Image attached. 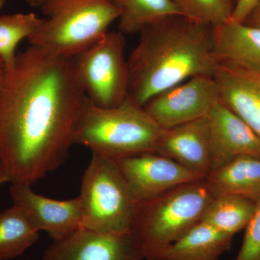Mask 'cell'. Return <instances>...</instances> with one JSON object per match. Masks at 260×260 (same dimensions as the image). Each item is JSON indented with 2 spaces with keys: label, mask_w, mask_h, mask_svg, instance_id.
Wrapping results in <instances>:
<instances>
[{
  "label": "cell",
  "mask_w": 260,
  "mask_h": 260,
  "mask_svg": "<svg viewBox=\"0 0 260 260\" xmlns=\"http://www.w3.org/2000/svg\"><path fill=\"white\" fill-rule=\"evenodd\" d=\"M89 100L73 60L30 45L5 68L0 160L11 184L32 186L68 156Z\"/></svg>",
  "instance_id": "obj_1"
},
{
  "label": "cell",
  "mask_w": 260,
  "mask_h": 260,
  "mask_svg": "<svg viewBox=\"0 0 260 260\" xmlns=\"http://www.w3.org/2000/svg\"><path fill=\"white\" fill-rule=\"evenodd\" d=\"M129 98L143 106L193 77L213 76V27L175 15L140 32L127 60Z\"/></svg>",
  "instance_id": "obj_2"
},
{
  "label": "cell",
  "mask_w": 260,
  "mask_h": 260,
  "mask_svg": "<svg viewBox=\"0 0 260 260\" xmlns=\"http://www.w3.org/2000/svg\"><path fill=\"white\" fill-rule=\"evenodd\" d=\"M161 128L130 98L119 105L103 108L89 102L75 135V144L105 158L119 159L155 153Z\"/></svg>",
  "instance_id": "obj_3"
},
{
  "label": "cell",
  "mask_w": 260,
  "mask_h": 260,
  "mask_svg": "<svg viewBox=\"0 0 260 260\" xmlns=\"http://www.w3.org/2000/svg\"><path fill=\"white\" fill-rule=\"evenodd\" d=\"M41 8L46 18L30 45L69 59L99 42L120 15L114 0H48Z\"/></svg>",
  "instance_id": "obj_4"
},
{
  "label": "cell",
  "mask_w": 260,
  "mask_h": 260,
  "mask_svg": "<svg viewBox=\"0 0 260 260\" xmlns=\"http://www.w3.org/2000/svg\"><path fill=\"white\" fill-rule=\"evenodd\" d=\"M213 199L205 179L186 183L137 203L132 231L145 260H158L171 244L199 223Z\"/></svg>",
  "instance_id": "obj_5"
},
{
  "label": "cell",
  "mask_w": 260,
  "mask_h": 260,
  "mask_svg": "<svg viewBox=\"0 0 260 260\" xmlns=\"http://www.w3.org/2000/svg\"><path fill=\"white\" fill-rule=\"evenodd\" d=\"M79 198L82 228L103 234L131 232L137 203L115 160L93 153Z\"/></svg>",
  "instance_id": "obj_6"
},
{
  "label": "cell",
  "mask_w": 260,
  "mask_h": 260,
  "mask_svg": "<svg viewBox=\"0 0 260 260\" xmlns=\"http://www.w3.org/2000/svg\"><path fill=\"white\" fill-rule=\"evenodd\" d=\"M124 46L122 32L109 31L72 59L80 88L93 105L114 107L129 97V70Z\"/></svg>",
  "instance_id": "obj_7"
},
{
  "label": "cell",
  "mask_w": 260,
  "mask_h": 260,
  "mask_svg": "<svg viewBox=\"0 0 260 260\" xmlns=\"http://www.w3.org/2000/svg\"><path fill=\"white\" fill-rule=\"evenodd\" d=\"M220 102L213 76L193 77L155 95L143 106L162 129L204 117Z\"/></svg>",
  "instance_id": "obj_8"
},
{
  "label": "cell",
  "mask_w": 260,
  "mask_h": 260,
  "mask_svg": "<svg viewBox=\"0 0 260 260\" xmlns=\"http://www.w3.org/2000/svg\"><path fill=\"white\" fill-rule=\"evenodd\" d=\"M115 161L137 203L205 178L156 153L139 154Z\"/></svg>",
  "instance_id": "obj_9"
},
{
  "label": "cell",
  "mask_w": 260,
  "mask_h": 260,
  "mask_svg": "<svg viewBox=\"0 0 260 260\" xmlns=\"http://www.w3.org/2000/svg\"><path fill=\"white\" fill-rule=\"evenodd\" d=\"M43 260H144V256L133 231L110 234L81 228L68 237L53 241Z\"/></svg>",
  "instance_id": "obj_10"
},
{
  "label": "cell",
  "mask_w": 260,
  "mask_h": 260,
  "mask_svg": "<svg viewBox=\"0 0 260 260\" xmlns=\"http://www.w3.org/2000/svg\"><path fill=\"white\" fill-rule=\"evenodd\" d=\"M10 192L13 205L23 210L38 230L47 232L53 241L68 237L82 228L79 196L67 200L51 199L25 184H11Z\"/></svg>",
  "instance_id": "obj_11"
},
{
  "label": "cell",
  "mask_w": 260,
  "mask_h": 260,
  "mask_svg": "<svg viewBox=\"0 0 260 260\" xmlns=\"http://www.w3.org/2000/svg\"><path fill=\"white\" fill-rule=\"evenodd\" d=\"M208 119L211 172L239 157L260 158L259 135L220 101Z\"/></svg>",
  "instance_id": "obj_12"
},
{
  "label": "cell",
  "mask_w": 260,
  "mask_h": 260,
  "mask_svg": "<svg viewBox=\"0 0 260 260\" xmlns=\"http://www.w3.org/2000/svg\"><path fill=\"white\" fill-rule=\"evenodd\" d=\"M155 153L206 177L211 172L208 115L181 125L162 129Z\"/></svg>",
  "instance_id": "obj_13"
},
{
  "label": "cell",
  "mask_w": 260,
  "mask_h": 260,
  "mask_svg": "<svg viewBox=\"0 0 260 260\" xmlns=\"http://www.w3.org/2000/svg\"><path fill=\"white\" fill-rule=\"evenodd\" d=\"M213 78L220 102L260 137V73L218 64Z\"/></svg>",
  "instance_id": "obj_14"
},
{
  "label": "cell",
  "mask_w": 260,
  "mask_h": 260,
  "mask_svg": "<svg viewBox=\"0 0 260 260\" xmlns=\"http://www.w3.org/2000/svg\"><path fill=\"white\" fill-rule=\"evenodd\" d=\"M217 64L260 73V28L229 20L213 27Z\"/></svg>",
  "instance_id": "obj_15"
},
{
  "label": "cell",
  "mask_w": 260,
  "mask_h": 260,
  "mask_svg": "<svg viewBox=\"0 0 260 260\" xmlns=\"http://www.w3.org/2000/svg\"><path fill=\"white\" fill-rule=\"evenodd\" d=\"M213 198L234 194L260 201V158L243 156L235 158L205 177Z\"/></svg>",
  "instance_id": "obj_16"
},
{
  "label": "cell",
  "mask_w": 260,
  "mask_h": 260,
  "mask_svg": "<svg viewBox=\"0 0 260 260\" xmlns=\"http://www.w3.org/2000/svg\"><path fill=\"white\" fill-rule=\"evenodd\" d=\"M233 239L200 220L167 247L158 260H218L232 248Z\"/></svg>",
  "instance_id": "obj_17"
},
{
  "label": "cell",
  "mask_w": 260,
  "mask_h": 260,
  "mask_svg": "<svg viewBox=\"0 0 260 260\" xmlns=\"http://www.w3.org/2000/svg\"><path fill=\"white\" fill-rule=\"evenodd\" d=\"M38 230L23 210L13 205L0 213V260L18 257L39 238Z\"/></svg>",
  "instance_id": "obj_18"
},
{
  "label": "cell",
  "mask_w": 260,
  "mask_h": 260,
  "mask_svg": "<svg viewBox=\"0 0 260 260\" xmlns=\"http://www.w3.org/2000/svg\"><path fill=\"white\" fill-rule=\"evenodd\" d=\"M256 206L255 203L243 197L220 195L211 200L201 220L219 232L234 237L236 234L245 229Z\"/></svg>",
  "instance_id": "obj_19"
},
{
  "label": "cell",
  "mask_w": 260,
  "mask_h": 260,
  "mask_svg": "<svg viewBox=\"0 0 260 260\" xmlns=\"http://www.w3.org/2000/svg\"><path fill=\"white\" fill-rule=\"evenodd\" d=\"M120 10L119 31L140 32L164 19L181 15L174 0H114Z\"/></svg>",
  "instance_id": "obj_20"
},
{
  "label": "cell",
  "mask_w": 260,
  "mask_h": 260,
  "mask_svg": "<svg viewBox=\"0 0 260 260\" xmlns=\"http://www.w3.org/2000/svg\"><path fill=\"white\" fill-rule=\"evenodd\" d=\"M35 13H15L0 16V59L5 68L16 59V49L23 39H29L42 23Z\"/></svg>",
  "instance_id": "obj_21"
},
{
  "label": "cell",
  "mask_w": 260,
  "mask_h": 260,
  "mask_svg": "<svg viewBox=\"0 0 260 260\" xmlns=\"http://www.w3.org/2000/svg\"><path fill=\"white\" fill-rule=\"evenodd\" d=\"M185 18L215 27L231 20L236 3L234 0H174Z\"/></svg>",
  "instance_id": "obj_22"
},
{
  "label": "cell",
  "mask_w": 260,
  "mask_h": 260,
  "mask_svg": "<svg viewBox=\"0 0 260 260\" xmlns=\"http://www.w3.org/2000/svg\"><path fill=\"white\" fill-rule=\"evenodd\" d=\"M244 231L242 246L234 260H260V201Z\"/></svg>",
  "instance_id": "obj_23"
},
{
  "label": "cell",
  "mask_w": 260,
  "mask_h": 260,
  "mask_svg": "<svg viewBox=\"0 0 260 260\" xmlns=\"http://www.w3.org/2000/svg\"><path fill=\"white\" fill-rule=\"evenodd\" d=\"M260 0H237L231 20L244 22L251 12L259 4Z\"/></svg>",
  "instance_id": "obj_24"
},
{
  "label": "cell",
  "mask_w": 260,
  "mask_h": 260,
  "mask_svg": "<svg viewBox=\"0 0 260 260\" xmlns=\"http://www.w3.org/2000/svg\"><path fill=\"white\" fill-rule=\"evenodd\" d=\"M244 23L260 28V3L251 12Z\"/></svg>",
  "instance_id": "obj_25"
},
{
  "label": "cell",
  "mask_w": 260,
  "mask_h": 260,
  "mask_svg": "<svg viewBox=\"0 0 260 260\" xmlns=\"http://www.w3.org/2000/svg\"><path fill=\"white\" fill-rule=\"evenodd\" d=\"M8 182H9V178H8V174H7L3 162L0 160V186Z\"/></svg>",
  "instance_id": "obj_26"
},
{
  "label": "cell",
  "mask_w": 260,
  "mask_h": 260,
  "mask_svg": "<svg viewBox=\"0 0 260 260\" xmlns=\"http://www.w3.org/2000/svg\"><path fill=\"white\" fill-rule=\"evenodd\" d=\"M5 73V66L4 62L0 59V89H1L2 84H3V79H4Z\"/></svg>",
  "instance_id": "obj_27"
},
{
  "label": "cell",
  "mask_w": 260,
  "mask_h": 260,
  "mask_svg": "<svg viewBox=\"0 0 260 260\" xmlns=\"http://www.w3.org/2000/svg\"><path fill=\"white\" fill-rule=\"evenodd\" d=\"M32 6L42 7L48 0H27Z\"/></svg>",
  "instance_id": "obj_28"
},
{
  "label": "cell",
  "mask_w": 260,
  "mask_h": 260,
  "mask_svg": "<svg viewBox=\"0 0 260 260\" xmlns=\"http://www.w3.org/2000/svg\"><path fill=\"white\" fill-rule=\"evenodd\" d=\"M5 0H0V8H3V5H4Z\"/></svg>",
  "instance_id": "obj_29"
}]
</instances>
